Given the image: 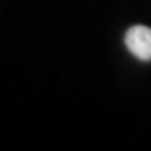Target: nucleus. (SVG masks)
Masks as SVG:
<instances>
[{
    "label": "nucleus",
    "mask_w": 151,
    "mask_h": 151,
    "mask_svg": "<svg viewBox=\"0 0 151 151\" xmlns=\"http://www.w3.org/2000/svg\"><path fill=\"white\" fill-rule=\"evenodd\" d=\"M124 42L131 54L139 60H151V29L146 25H134L126 32Z\"/></svg>",
    "instance_id": "1"
}]
</instances>
